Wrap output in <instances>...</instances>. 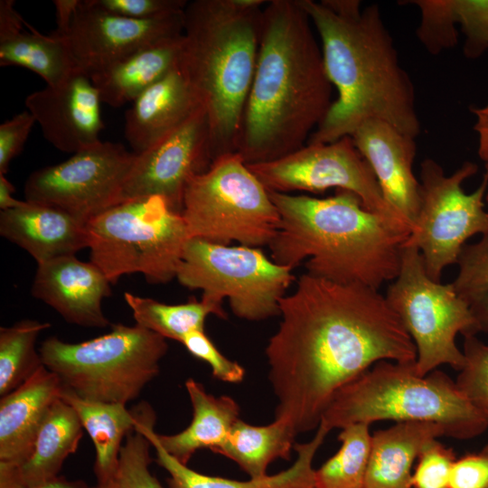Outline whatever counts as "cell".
<instances>
[{
    "mask_svg": "<svg viewBox=\"0 0 488 488\" xmlns=\"http://www.w3.org/2000/svg\"><path fill=\"white\" fill-rule=\"evenodd\" d=\"M14 192V185L5 178L4 174H0V209L7 211L17 208L23 204L24 201L16 200L13 193Z\"/></svg>",
    "mask_w": 488,
    "mask_h": 488,
    "instance_id": "47",
    "label": "cell"
},
{
    "mask_svg": "<svg viewBox=\"0 0 488 488\" xmlns=\"http://www.w3.org/2000/svg\"><path fill=\"white\" fill-rule=\"evenodd\" d=\"M351 137L371 166L385 201L412 229L419 207V181L413 171L416 138L379 119L365 120Z\"/></svg>",
    "mask_w": 488,
    "mask_h": 488,
    "instance_id": "18",
    "label": "cell"
},
{
    "mask_svg": "<svg viewBox=\"0 0 488 488\" xmlns=\"http://www.w3.org/2000/svg\"><path fill=\"white\" fill-rule=\"evenodd\" d=\"M36 120L23 110L0 125V174H5L11 161L23 150Z\"/></svg>",
    "mask_w": 488,
    "mask_h": 488,
    "instance_id": "42",
    "label": "cell"
},
{
    "mask_svg": "<svg viewBox=\"0 0 488 488\" xmlns=\"http://www.w3.org/2000/svg\"><path fill=\"white\" fill-rule=\"evenodd\" d=\"M213 161L210 125L202 107L136 155L123 189V202L161 196L182 213L185 187Z\"/></svg>",
    "mask_w": 488,
    "mask_h": 488,
    "instance_id": "15",
    "label": "cell"
},
{
    "mask_svg": "<svg viewBox=\"0 0 488 488\" xmlns=\"http://www.w3.org/2000/svg\"><path fill=\"white\" fill-rule=\"evenodd\" d=\"M449 488H488V445L479 452L456 458L450 474Z\"/></svg>",
    "mask_w": 488,
    "mask_h": 488,
    "instance_id": "43",
    "label": "cell"
},
{
    "mask_svg": "<svg viewBox=\"0 0 488 488\" xmlns=\"http://www.w3.org/2000/svg\"><path fill=\"white\" fill-rule=\"evenodd\" d=\"M279 311L265 353L276 418L296 434L317 428L335 395L375 363L416 361L413 341L376 289L304 273Z\"/></svg>",
    "mask_w": 488,
    "mask_h": 488,
    "instance_id": "1",
    "label": "cell"
},
{
    "mask_svg": "<svg viewBox=\"0 0 488 488\" xmlns=\"http://www.w3.org/2000/svg\"><path fill=\"white\" fill-rule=\"evenodd\" d=\"M385 297L415 344L418 374L427 375L445 364L462 369L465 356L456 335H476L477 324L452 284L427 275L417 249H403L399 272Z\"/></svg>",
    "mask_w": 488,
    "mask_h": 488,
    "instance_id": "11",
    "label": "cell"
},
{
    "mask_svg": "<svg viewBox=\"0 0 488 488\" xmlns=\"http://www.w3.org/2000/svg\"><path fill=\"white\" fill-rule=\"evenodd\" d=\"M471 112L475 117L474 129L478 136V155L488 166V103L481 108H471ZM485 201L488 204V191Z\"/></svg>",
    "mask_w": 488,
    "mask_h": 488,
    "instance_id": "46",
    "label": "cell"
},
{
    "mask_svg": "<svg viewBox=\"0 0 488 488\" xmlns=\"http://www.w3.org/2000/svg\"><path fill=\"white\" fill-rule=\"evenodd\" d=\"M409 3L420 9L421 21L416 33L431 54L436 55L456 45L458 31L448 15L445 0H416Z\"/></svg>",
    "mask_w": 488,
    "mask_h": 488,
    "instance_id": "38",
    "label": "cell"
},
{
    "mask_svg": "<svg viewBox=\"0 0 488 488\" xmlns=\"http://www.w3.org/2000/svg\"><path fill=\"white\" fill-rule=\"evenodd\" d=\"M135 410V428L141 431L155 448L157 464L170 475L167 479L170 488H314L313 459L331 431L324 425L319 424L315 435L309 442L295 444L297 459L288 469L262 478L237 481L202 474L179 462L160 444L155 431V413L150 405L140 403Z\"/></svg>",
    "mask_w": 488,
    "mask_h": 488,
    "instance_id": "20",
    "label": "cell"
},
{
    "mask_svg": "<svg viewBox=\"0 0 488 488\" xmlns=\"http://www.w3.org/2000/svg\"><path fill=\"white\" fill-rule=\"evenodd\" d=\"M293 268L276 263L259 248L230 246L189 239L175 278L189 289H201L202 299L232 313L260 321L278 315L279 302L295 279Z\"/></svg>",
    "mask_w": 488,
    "mask_h": 488,
    "instance_id": "10",
    "label": "cell"
},
{
    "mask_svg": "<svg viewBox=\"0 0 488 488\" xmlns=\"http://www.w3.org/2000/svg\"><path fill=\"white\" fill-rule=\"evenodd\" d=\"M320 38L337 98L307 144L352 136L365 120L385 121L413 138L421 125L408 73L400 65L380 7L358 0H298Z\"/></svg>",
    "mask_w": 488,
    "mask_h": 488,
    "instance_id": "3",
    "label": "cell"
},
{
    "mask_svg": "<svg viewBox=\"0 0 488 488\" xmlns=\"http://www.w3.org/2000/svg\"><path fill=\"white\" fill-rule=\"evenodd\" d=\"M82 436L78 415L61 397L48 412L25 457L14 465L0 463V488H31L57 476Z\"/></svg>",
    "mask_w": 488,
    "mask_h": 488,
    "instance_id": "22",
    "label": "cell"
},
{
    "mask_svg": "<svg viewBox=\"0 0 488 488\" xmlns=\"http://www.w3.org/2000/svg\"><path fill=\"white\" fill-rule=\"evenodd\" d=\"M50 323L22 320L0 328V397L29 380L43 365L35 343Z\"/></svg>",
    "mask_w": 488,
    "mask_h": 488,
    "instance_id": "32",
    "label": "cell"
},
{
    "mask_svg": "<svg viewBox=\"0 0 488 488\" xmlns=\"http://www.w3.org/2000/svg\"><path fill=\"white\" fill-rule=\"evenodd\" d=\"M338 440L337 453L314 470V488H363L371 447L370 425H348Z\"/></svg>",
    "mask_w": 488,
    "mask_h": 488,
    "instance_id": "33",
    "label": "cell"
},
{
    "mask_svg": "<svg viewBox=\"0 0 488 488\" xmlns=\"http://www.w3.org/2000/svg\"><path fill=\"white\" fill-rule=\"evenodd\" d=\"M109 13L137 20L155 19L184 11L186 0H91Z\"/></svg>",
    "mask_w": 488,
    "mask_h": 488,
    "instance_id": "41",
    "label": "cell"
},
{
    "mask_svg": "<svg viewBox=\"0 0 488 488\" xmlns=\"http://www.w3.org/2000/svg\"><path fill=\"white\" fill-rule=\"evenodd\" d=\"M247 165L268 191L347 190L357 194L368 210L411 231L410 225L385 201L371 166L350 136L331 143L306 144L277 160Z\"/></svg>",
    "mask_w": 488,
    "mask_h": 488,
    "instance_id": "13",
    "label": "cell"
},
{
    "mask_svg": "<svg viewBox=\"0 0 488 488\" xmlns=\"http://www.w3.org/2000/svg\"><path fill=\"white\" fill-rule=\"evenodd\" d=\"M81 0H54L56 29L51 34L64 38Z\"/></svg>",
    "mask_w": 488,
    "mask_h": 488,
    "instance_id": "44",
    "label": "cell"
},
{
    "mask_svg": "<svg viewBox=\"0 0 488 488\" xmlns=\"http://www.w3.org/2000/svg\"><path fill=\"white\" fill-rule=\"evenodd\" d=\"M112 285L103 272L75 255L38 264L32 295L56 310L66 322L84 327H106L101 307Z\"/></svg>",
    "mask_w": 488,
    "mask_h": 488,
    "instance_id": "19",
    "label": "cell"
},
{
    "mask_svg": "<svg viewBox=\"0 0 488 488\" xmlns=\"http://www.w3.org/2000/svg\"><path fill=\"white\" fill-rule=\"evenodd\" d=\"M183 27L184 11L137 20L81 0L64 39L79 69L89 76L141 48L182 35Z\"/></svg>",
    "mask_w": 488,
    "mask_h": 488,
    "instance_id": "16",
    "label": "cell"
},
{
    "mask_svg": "<svg viewBox=\"0 0 488 488\" xmlns=\"http://www.w3.org/2000/svg\"><path fill=\"white\" fill-rule=\"evenodd\" d=\"M21 31L0 38V65L21 66L41 76L47 86H56L80 70L64 38L44 35L26 23Z\"/></svg>",
    "mask_w": 488,
    "mask_h": 488,
    "instance_id": "30",
    "label": "cell"
},
{
    "mask_svg": "<svg viewBox=\"0 0 488 488\" xmlns=\"http://www.w3.org/2000/svg\"><path fill=\"white\" fill-rule=\"evenodd\" d=\"M25 21L14 8V1H0V38L23 31Z\"/></svg>",
    "mask_w": 488,
    "mask_h": 488,
    "instance_id": "45",
    "label": "cell"
},
{
    "mask_svg": "<svg viewBox=\"0 0 488 488\" xmlns=\"http://www.w3.org/2000/svg\"><path fill=\"white\" fill-rule=\"evenodd\" d=\"M268 192L280 217L268 246L276 263L294 269L307 258L311 276L376 290L397 277L408 227L368 210L347 190L327 198Z\"/></svg>",
    "mask_w": 488,
    "mask_h": 488,
    "instance_id": "4",
    "label": "cell"
},
{
    "mask_svg": "<svg viewBox=\"0 0 488 488\" xmlns=\"http://www.w3.org/2000/svg\"><path fill=\"white\" fill-rule=\"evenodd\" d=\"M296 435L285 418H275L266 426H253L239 419L214 453L234 461L250 478H262L267 475L271 462L290 459Z\"/></svg>",
    "mask_w": 488,
    "mask_h": 488,
    "instance_id": "29",
    "label": "cell"
},
{
    "mask_svg": "<svg viewBox=\"0 0 488 488\" xmlns=\"http://www.w3.org/2000/svg\"><path fill=\"white\" fill-rule=\"evenodd\" d=\"M333 89L314 25L299 1H267L236 152L249 164L302 148L328 114Z\"/></svg>",
    "mask_w": 488,
    "mask_h": 488,
    "instance_id": "2",
    "label": "cell"
},
{
    "mask_svg": "<svg viewBox=\"0 0 488 488\" xmlns=\"http://www.w3.org/2000/svg\"><path fill=\"white\" fill-rule=\"evenodd\" d=\"M182 43L183 34L153 43L89 75L101 102L117 108L134 101L178 65Z\"/></svg>",
    "mask_w": 488,
    "mask_h": 488,
    "instance_id": "26",
    "label": "cell"
},
{
    "mask_svg": "<svg viewBox=\"0 0 488 488\" xmlns=\"http://www.w3.org/2000/svg\"><path fill=\"white\" fill-rule=\"evenodd\" d=\"M90 262L111 284L140 273L152 284L175 278L189 239L185 221L161 196L122 202L87 221Z\"/></svg>",
    "mask_w": 488,
    "mask_h": 488,
    "instance_id": "8",
    "label": "cell"
},
{
    "mask_svg": "<svg viewBox=\"0 0 488 488\" xmlns=\"http://www.w3.org/2000/svg\"><path fill=\"white\" fill-rule=\"evenodd\" d=\"M124 298L133 313L136 324L180 343L188 333L204 330L209 314L227 317L222 306L202 299L198 301L193 298L184 304L166 305L129 292L124 293Z\"/></svg>",
    "mask_w": 488,
    "mask_h": 488,
    "instance_id": "31",
    "label": "cell"
},
{
    "mask_svg": "<svg viewBox=\"0 0 488 488\" xmlns=\"http://www.w3.org/2000/svg\"><path fill=\"white\" fill-rule=\"evenodd\" d=\"M181 214L189 239L252 248L269 246L280 221L268 190L238 152L219 155L190 179Z\"/></svg>",
    "mask_w": 488,
    "mask_h": 488,
    "instance_id": "9",
    "label": "cell"
},
{
    "mask_svg": "<svg viewBox=\"0 0 488 488\" xmlns=\"http://www.w3.org/2000/svg\"><path fill=\"white\" fill-rule=\"evenodd\" d=\"M0 234L26 250L37 264L88 248L87 221L62 209L24 200L0 213Z\"/></svg>",
    "mask_w": 488,
    "mask_h": 488,
    "instance_id": "21",
    "label": "cell"
},
{
    "mask_svg": "<svg viewBox=\"0 0 488 488\" xmlns=\"http://www.w3.org/2000/svg\"><path fill=\"white\" fill-rule=\"evenodd\" d=\"M59 378L45 366L0 399V463L17 464L29 452L52 405L61 397Z\"/></svg>",
    "mask_w": 488,
    "mask_h": 488,
    "instance_id": "24",
    "label": "cell"
},
{
    "mask_svg": "<svg viewBox=\"0 0 488 488\" xmlns=\"http://www.w3.org/2000/svg\"><path fill=\"white\" fill-rule=\"evenodd\" d=\"M465 363L455 383L488 423V343L476 335L465 336Z\"/></svg>",
    "mask_w": 488,
    "mask_h": 488,
    "instance_id": "36",
    "label": "cell"
},
{
    "mask_svg": "<svg viewBox=\"0 0 488 488\" xmlns=\"http://www.w3.org/2000/svg\"><path fill=\"white\" fill-rule=\"evenodd\" d=\"M446 436L438 425L399 422L371 435L363 488H412V466L427 443Z\"/></svg>",
    "mask_w": 488,
    "mask_h": 488,
    "instance_id": "25",
    "label": "cell"
},
{
    "mask_svg": "<svg viewBox=\"0 0 488 488\" xmlns=\"http://www.w3.org/2000/svg\"><path fill=\"white\" fill-rule=\"evenodd\" d=\"M167 350L165 338L150 330L113 324L109 333L82 343L49 337L39 352L64 389L85 399L126 405L158 375Z\"/></svg>",
    "mask_w": 488,
    "mask_h": 488,
    "instance_id": "7",
    "label": "cell"
},
{
    "mask_svg": "<svg viewBox=\"0 0 488 488\" xmlns=\"http://www.w3.org/2000/svg\"><path fill=\"white\" fill-rule=\"evenodd\" d=\"M31 488H88V485L81 480L70 481L57 475Z\"/></svg>",
    "mask_w": 488,
    "mask_h": 488,
    "instance_id": "48",
    "label": "cell"
},
{
    "mask_svg": "<svg viewBox=\"0 0 488 488\" xmlns=\"http://www.w3.org/2000/svg\"><path fill=\"white\" fill-rule=\"evenodd\" d=\"M458 274L451 283L468 306L479 332H488V234L466 243L458 257Z\"/></svg>",
    "mask_w": 488,
    "mask_h": 488,
    "instance_id": "34",
    "label": "cell"
},
{
    "mask_svg": "<svg viewBox=\"0 0 488 488\" xmlns=\"http://www.w3.org/2000/svg\"><path fill=\"white\" fill-rule=\"evenodd\" d=\"M150 446L145 435L135 428L121 447L115 474L91 488H164L149 469Z\"/></svg>",
    "mask_w": 488,
    "mask_h": 488,
    "instance_id": "35",
    "label": "cell"
},
{
    "mask_svg": "<svg viewBox=\"0 0 488 488\" xmlns=\"http://www.w3.org/2000/svg\"><path fill=\"white\" fill-rule=\"evenodd\" d=\"M181 343L194 357L207 362L214 378L229 383H239L245 376L244 368L226 358L211 341L204 330L188 333Z\"/></svg>",
    "mask_w": 488,
    "mask_h": 488,
    "instance_id": "40",
    "label": "cell"
},
{
    "mask_svg": "<svg viewBox=\"0 0 488 488\" xmlns=\"http://www.w3.org/2000/svg\"><path fill=\"white\" fill-rule=\"evenodd\" d=\"M264 0H194L178 67L204 108L213 160L236 152L259 49Z\"/></svg>",
    "mask_w": 488,
    "mask_h": 488,
    "instance_id": "5",
    "label": "cell"
},
{
    "mask_svg": "<svg viewBox=\"0 0 488 488\" xmlns=\"http://www.w3.org/2000/svg\"><path fill=\"white\" fill-rule=\"evenodd\" d=\"M100 96L80 70L56 86H46L25 99L27 110L55 148L76 154L101 142L104 128Z\"/></svg>",
    "mask_w": 488,
    "mask_h": 488,
    "instance_id": "17",
    "label": "cell"
},
{
    "mask_svg": "<svg viewBox=\"0 0 488 488\" xmlns=\"http://www.w3.org/2000/svg\"><path fill=\"white\" fill-rule=\"evenodd\" d=\"M61 399L73 408L94 444L97 483L108 481L117 468L123 439L135 430V409L128 410L121 403L85 399L63 388Z\"/></svg>",
    "mask_w": 488,
    "mask_h": 488,
    "instance_id": "28",
    "label": "cell"
},
{
    "mask_svg": "<svg viewBox=\"0 0 488 488\" xmlns=\"http://www.w3.org/2000/svg\"><path fill=\"white\" fill-rule=\"evenodd\" d=\"M136 157L122 144L101 141L33 172L24 183L25 201L54 206L88 221L123 202Z\"/></svg>",
    "mask_w": 488,
    "mask_h": 488,
    "instance_id": "14",
    "label": "cell"
},
{
    "mask_svg": "<svg viewBox=\"0 0 488 488\" xmlns=\"http://www.w3.org/2000/svg\"><path fill=\"white\" fill-rule=\"evenodd\" d=\"M455 453L437 439L427 443L418 457L412 474V488H449Z\"/></svg>",
    "mask_w": 488,
    "mask_h": 488,
    "instance_id": "39",
    "label": "cell"
},
{
    "mask_svg": "<svg viewBox=\"0 0 488 488\" xmlns=\"http://www.w3.org/2000/svg\"><path fill=\"white\" fill-rule=\"evenodd\" d=\"M192 407L190 425L174 435H159L163 447L182 464L187 465L197 450L214 452L226 440L234 424L239 419V407L229 396L215 397L203 386L190 378L185 381Z\"/></svg>",
    "mask_w": 488,
    "mask_h": 488,
    "instance_id": "27",
    "label": "cell"
},
{
    "mask_svg": "<svg viewBox=\"0 0 488 488\" xmlns=\"http://www.w3.org/2000/svg\"><path fill=\"white\" fill-rule=\"evenodd\" d=\"M380 420L433 423L459 440L488 428L455 380L437 369L420 375L416 361L375 363L335 395L320 423L332 430Z\"/></svg>",
    "mask_w": 488,
    "mask_h": 488,
    "instance_id": "6",
    "label": "cell"
},
{
    "mask_svg": "<svg viewBox=\"0 0 488 488\" xmlns=\"http://www.w3.org/2000/svg\"><path fill=\"white\" fill-rule=\"evenodd\" d=\"M485 168L478 188L466 193L463 183L477 173V164L465 162L446 175L436 160L421 162L418 211L403 248H415L421 253L427 273L435 281H440L446 267L456 264L467 239L488 234Z\"/></svg>",
    "mask_w": 488,
    "mask_h": 488,
    "instance_id": "12",
    "label": "cell"
},
{
    "mask_svg": "<svg viewBox=\"0 0 488 488\" xmlns=\"http://www.w3.org/2000/svg\"><path fill=\"white\" fill-rule=\"evenodd\" d=\"M452 23L465 34L464 54L476 59L488 50V0H445Z\"/></svg>",
    "mask_w": 488,
    "mask_h": 488,
    "instance_id": "37",
    "label": "cell"
},
{
    "mask_svg": "<svg viewBox=\"0 0 488 488\" xmlns=\"http://www.w3.org/2000/svg\"><path fill=\"white\" fill-rule=\"evenodd\" d=\"M202 107L178 65L147 88L125 113V137L138 155Z\"/></svg>",
    "mask_w": 488,
    "mask_h": 488,
    "instance_id": "23",
    "label": "cell"
}]
</instances>
